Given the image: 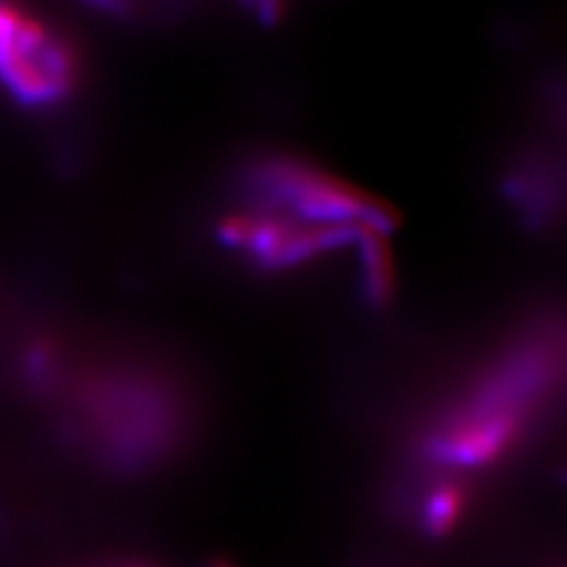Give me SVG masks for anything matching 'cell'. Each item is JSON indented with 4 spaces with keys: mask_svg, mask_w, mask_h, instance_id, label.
<instances>
[{
    "mask_svg": "<svg viewBox=\"0 0 567 567\" xmlns=\"http://www.w3.org/2000/svg\"><path fill=\"white\" fill-rule=\"evenodd\" d=\"M121 567H150V566H142V564H126V566Z\"/></svg>",
    "mask_w": 567,
    "mask_h": 567,
    "instance_id": "6",
    "label": "cell"
},
{
    "mask_svg": "<svg viewBox=\"0 0 567 567\" xmlns=\"http://www.w3.org/2000/svg\"><path fill=\"white\" fill-rule=\"evenodd\" d=\"M248 196L257 210L297 224L364 227L385 234L395 219L364 192L339 182L322 168L290 156H265L246 173Z\"/></svg>",
    "mask_w": 567,
    "mask_h": 567,
    "instance_id": "2",
    "label": "cell"
},
{
    "mask_svg": "<svg viewBox=\"0 0 567 567\" xmlns=\"http://www.w3.org/2000/svg\"><path fill=\"white\" fill-rule=\"evenodd\" d=\"M215 567H227V566H215Z\"/></svg>",
    "mask_w": 567,
    "mask_h": 567,
    "instance_id": "7",
    "label": "cell"
},
{
    "mask_svg": "<svg viewBox=\"0 0 567 567\" xmlns=\"http://www.w3.org/2000/svg\"><path fill=\"white\" fill-rule=\"evenodd\" d=\"M553 372V355L545 341L511 349L489 368L465 402L435 425L423 442L431 465L452 471L480 468L498 461L515 446L529 412L538 404Z\"/></svg>",
    "mask_w": 567,
    "mask_h": 567,
    "instance_id": "1",
    "label": "cell"
},
{
    "mask_svg": "<svg viewBox=\"0 0 567 567\" xmlns=\"http://www.w3.org/2000/svg\"><path fill=\"white\" fill-rule=\"evenodd\" d=\"M74 82L68 47L44 21L0 4V86L28 105L61 102Z\"/></svg>",
    "mask_w": 567,
    "mask_h": 567,
    "instance_id": "3",
    "label": "cell"
},
{
    "mask_svg": "<svg viewBox=\"0 0 567 567\" xmlns=\"http://www.w3.org/2000/svg\"><path fill=\"white\" fill-rule=\"evenodd\" d=\"M370 234H381L364 227H320L297 224L264 210L231 215L219 225L221 243L248 257L261 269H292L326 252L360 244Z\"/></svg>",
    "mask_w": 567,
    "mask_h": 567,
    "instance_id": "4",
    "label": "cell"
},
{
    "mask_svg": "<svg viewBox=\"0 0 567 567\" xmlns=\"http://www.w3.org/2000/svg\"><path fill=\"white\" fill-rule=\"evenodd\" d=\"M468 496L466 487L454 482H444L431 487L419 511L421 529L429 538H446L465 517Z\"/></svg>",
    "mask_w": 567,
    "mask_h": 567,
    "instance_id": "5",
    "label": "cell"
}]
</instances>
